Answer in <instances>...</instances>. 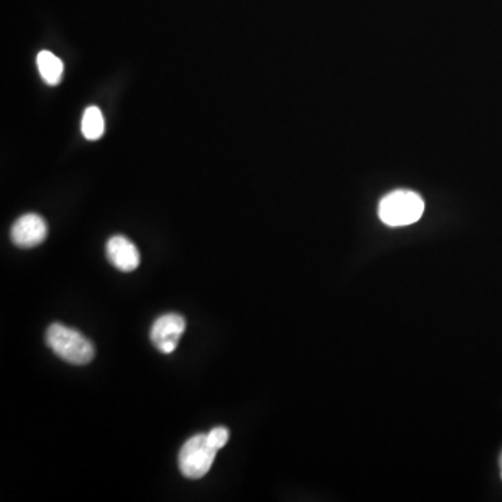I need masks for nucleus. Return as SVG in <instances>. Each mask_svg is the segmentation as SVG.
Returning a JSON list of instances; mask_svg holds the SVG:
<instances>
[{
	"label": "nucleus",
	"mask_w": 502,
	"mask_h": 502,
	"mask_svg": "<svg viewBox=\"0 0 502 502\" xmlns=\"http://www.w3.org/2000/svg\"><path fill=\"white\" fill-rule=\"evenodd\" d=\"M106 255L114 267L122 272H131L140 265V253L137 247L124 236H114L106 245Z\"/></svg>",
	"instance_id": "nucleus-6"
},
{
	"label": "nucleus",
	"mask_w": 502,
	"mask_h": 502,
	"mask_svg": "<svg viewBox=\"0 0 502 502\" xmlns=\"http://www.w3.org/2000/svg\"><path fill=\"white\" fill-rule=\"evenodd\" d=\"M207 438H208L209 445H211L214 450H222L229 441V430L225 427L212 428V430L207 434Z\"/></svg>",
	"instance_id": "nucleus-9"
},
{
	"label": "nucleus",
	"mask_w": 502,
	"mask_h": 502,
	"mask_svg": "<svg viewBox=\"0 0 502 502\" xmlns=\"http://www.w3.org/2000/svg\"><path fill=\"white\" fill-rule=\"evenodd\" d=\"M218 451L209 445L207 434H197L184 443L179 453V467L183 476L197 480L211 469Z\"/></svg>",
	"instance_id": "nucleus-3"
},
{
	"label": "nucleus",
	"mask_w": 502,
	"mask_h": 502,
	"mask_svg": "<svg viewBox=\"0 0 502 502\" xmlns=\"http://www.w3.org/2000/svg\"><path fill=\"white\" fill-rule=\"evenodd\" d=\"M423 212V199L411 190L389 192L381 200L379 207L380 219L392 228L412 225L421 218Z\"/></svg>",
	"instance_id": "nucleus-2"
},
{
	"label": "nucleus",
	"mask_w": 502,
	"mask_h": 502,
	"mask_svg": "<svg viewBox=\"0 0 502 502\" xmlns=\"http://www.w3.org/2000/svg\"><path fill=\"white\" fill-rule=\"evenodd\" d=\"M82 131L90 141L98 140L105 131V121L98 106H90L82 114Z\"/></svg>",
	"instance_id": "nucleus-8"
},
{
	"label": "nucleus",
	"mask_w": 502,
	"mask_h": 502,
	"mask_svg": "<svg viewBox=\"0 0 502 502\" xmlns=\"http://www.w3.org/2000/svg\"><path fill=\"white\" fill-rule=\"evenodd\" d=\"M499 467H501V477H502V453H501V457H499Z\"/></svg>",
	"instance_id": "nucleus-10"
},
{
	"label": "nucleus",
	"mask_w": 502,
	"mask_h": 502,
	"mask_svg": "<svg viewBox=\"0 0 502 502\" xmlns=\"http://www.w3.org/2000/svg\"><path fill=\"white\" fill-rule=\"evenodd\" d=\"M46 345L58 357L75 365H89L94 359V345L82 333L55 323L46 331Z\"/></svg>",
	"instance_id": "nucleus-1"
},
{
	"label": "nucleus",
	"mask_w": 502,
	"mask_h": 502,
	"mask_svg": "<svg viewBox=\"0 0 502 502\" xmlns=\"http://www.w3.org/2000/svg\"><path fill=\"white\" fill-rule=\"evenodd\" d=\"M186 330V320L180 314L169 313L161 316L151 328V341L161 353L175 352L180 338Z\"/></svg>",
	"instance_id": "nucleus-4"
},
{
	"label": "nucleus",
	"mask_w": 502,
	"mask_h": 502,
	"mask_svg": "<svg viewBox=\"0 0 502 502\" xmlns=\"http://www.w3.org/2000/svg\"><path fill=\"white\" fill-rule=\"evenodd\" d=\"M36 66L40 70L43 82L50 85H58L62 82L63 66L62 59L53 55L50 51H43L36 56Z\"/></svg>",
	"instance_id": "nucleus-7"
},
{
	"label": "nucleus",
	"mask_w": 502,
	"mask_h": 502,
	"mask_svg": "<svg viewBox=\"0 0 502 502\" xmlns=\"http://www.w3.org/2000/svg\"><path fill=\"white\" fill-rule=\"evenodd\" d=\"M11 236L14 245L19 247H36L48 236V225H46L45 219L38 214H26L14 222Z\"/></svg>",
	"instance_id": "nucleus-5"
}]
</instances>
